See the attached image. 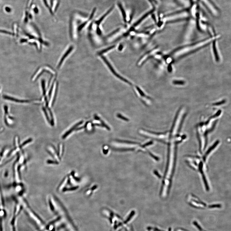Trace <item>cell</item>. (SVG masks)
<instances>
[{
  "mask_svg": "<svg viewBox=\"0 0 231 231\" xmlns=\"http://www.w3.org/2000/svg\"><path fill=\"white\" fill-rule=\"evenodd\" d=\"M19 203L22 207L26 215L29 219L34 223V225L38 227L39 229H43L44 223L43 220L30 207L25 199L20 198L19 199Z\"/></svg>",
  "mask_w": 231,
  "mask_h": 231,
  "instance_id": "6da1fadb",
  "label": "cell"
},
{
  "mask_svg": "<svg viewBox=\"0 0 231 231\" xmlns=\"http://www.w3.org/2000/svg\"><path fill=\"white\" fill-rule=\"evenodd\" d=\"M22 210V207L20 203H16L9 221L10 231H18V217Z\"/></svg>",
  "mask_w": 231,
  "mask_h": 231,
  "instance_id": "7a4b0ae2",
  "label": "cell"
},
{
  "mask_svg": "<svg viewBox=\"0 0 231 231\" xmlns=\"http://www.w3.org/2000/svg\"><path fill=\"white\" fill-rule=\"evenodd\" d=\"M101 57L102 59L104 61L105 63L106 64L107 66L109 68L110 70L111 71L112 73L114 75L115 77L120 79V80L125 82L126 83L130 85H132L131 82L127 80V79L123 77L117 72L116 70H115V69L113 67L111 63H110V62L107 59L106 57L102 55H101Z\"/></svg>",
  "mask_w": 231,
  "mask_h": 231,
  "instance_id": "3957f363",
  "label": "cell"
},
{
  "mask_svg": "<svg viewBox=\"0 0 231 231\" xmlns=\"http://www.w3.org/2000/svg\"><path fill=\"white\" fill-rule=\"evenodd\" d=\"M4 207H0V231H5V222L7 213Z\"/></svg>",
  "mask_w": 231,
  "mask_h": 231,
  "instance_id": "277c9868",
  "label": "cell"
},
{
  "mask_svg": "<svg viewBox=\"0 0 231 231\" xmlns=\"http://www.w3.org/2000/svg\"><path fill=\"white\" fill-rule=\"evenodd\" d=\"M59 0H52L50 2L51 9L53 16H55V13L57 11L60 5Z\"/></svg>",
  "mask_w": 231,
  "mask_h": 231,
  "instance_id": "5b68a950",
  "label": "cell"
},
{
  "mask_svg": "<svg viewBox=\"0 0 231 231\" xmlns=\"http://www.w3.org/2000/svg\"><path fill=\"white\" fill-rule=\"evenodd\" d=\"M73 46H71L69 48L68 50L65 52L64 54L63 55V57H62L59 63H58L57 68H59L62 64L63 63L64 60H65V58L68 56V55L72 51L73 49Z\"/></svg>",
  "mask_w": 231,
  "mask_h": 231,
  "instance_id": "8992f818",
  "label": "cell"
},
{
  "mask_svg": "<svg viewBox=\"0 0 231 231\" xmlns=\"http://www.w3.org/2000/svg\"><path fill=\"white\" fill-rule=\"evenodd\" d=\"M114 8V6H112L111 8H110L108 10V11H107L106 13L104 14L100 18L97 20L96 21L95 23L96 25L97 26H99L101 25V24L103 21L104 20V19L106 18L107 16L109 14L112 12Z\"/></svg>",
  "mask_w": 231,
  "mask_h": 231,
  "instance_id": "52a82bcc",
  "label": "cell"
},
{
  "mask_svg": "<svg viewBox=\"0 0 231 231\" xmlns=\"http://www.w3.org/2000/svg\"><path fill=\"white\" fill-rule=\"evenodd\" d=\"M135 89L137 94L139 95V96L141 99H142V100H143V101L144 102H145L144 100L150 99V97H148L139 87L138 86H136Z\"/></svg>",
  "mask_w": 231,
  "mask_h": 231,
  "instance_id": "ba28073f",
  "label": "cell"
},
{
  "mask_svg": "<svg viewBox=\"0 0 231 231\" xmlns=\"http://www.w3.org/2000/svg\"><path fill=\"white\" fill-rule=\"evenodd\" d=\"M3 98L5 99L9 100L12 101L16 102L19 103H26L29 102L30 101L29 100H20L18 99L13 98L10 96L7 95H3Z\"/></svg>",
  "mask_w": 231,
  "mask_h": 231,
  "instance_id": "9c48e42d",
  "label": "cell"
},
{
  "mask_svg": "<svg viewBox=\"0 0 231 231\" xmlns=\"http://www.w3.org/2000/svg\"><path fill=\"white\" fill-rule=\"evenodd\" d=\"M83 121H81L80 122H79L77 124H76L75 125H74L73 127H72L70 129L68 130L67 132L65 133V134H64L63 136V138L64 139L65 138L67 137L69 135V134H70L72 132H73V131L77 127L81 125V124L83 123Z\"/></svg>",
  "mask_w": 231,
  "mask_h": 231,
  "instance_id": "30bf717a",
  "label": "cell"
},
{
  "mask_svg": "<svg viewBox=\"0 0 231 231\" xmlns=\"http://www.w3.org/2000/svg\"><path fill=\"white\" fill-rule=\"evenodd\" d=\"M14 169L15 180L17 182H20V178L18 170V164L17 163H15L14 165Z\"/></svg>",
  "mask_w": 231,
  "mask_h": 231,
  "instance_id": "8fae6325",
  "label": "cell"
},
{
  "mask_svg": "<svg viewBox=\"0 0 231 231\" xmlns=\"http://www.w3.org/2000/svg\"><path fill=\"white\" fill-rule=\"evenodd\" d=\"M43 1L45 6H46L48 11H49L50 14L53 16L51 9L50 2L49 0H43Z\"/></svg>",
  "mask_w": 231,
  "mask_h": 231,
  "instance_id": "7c38bea8",
  "label": "cell"
},
{
  "mask_svg": "<svg viewBox=\"0 0 231 231\" xmlns=\"http://www.w3.org/2000/svg\"><path fill=\"white\" fill-rule=\"evenodd\" d=\"M118 6H119L120 11H121L122 13V15L124 21L126 23L127 22V18L125 10H124L122 5L121 4H120V3H119Z\"/></svg>",
  "mask_w": 231,
  "mask_h": 231,
  "instance_id": "4fadbf2b",
  "label": "cell"
},
{
  "mask_svg": "<svg viewBox=\"0 0 231 231\" xmlns=\"http://www.w3.org/2000/svg\"><path fill=\"white\" fill-rule=\"evenodd\" d=\"M33 139H30L26 141H25V142H24L21 145V146H19V149H21L23 147L25 146L27 144L31 142L32 141Z\"/></svg>",
  "mask_w": 231,
  "mask_h": 231,
  "instance_id": "5bb4252c",
  "label": "cell"
},
{
  "mask_svg": "<svg viewBox=\"0 0 231 231\" xmlns=\"http://www.w3.org/2000/svg\"><path fill=\"white\" fill-rule=\"evenodd\" d=\"M4 206V203L3 200V197L2 195L1 188H0V206Z\"/></svg>",
  "mask_w": 231,
  "mask_h": 231,
  "instance_id": "9a60e30c",
  "label": "cell"
},
{
  "mask_svg": "<svg viewBox=\"0 0 231 231\" xmlns=\"http://www.w3.org/2000/svg\"><path fill=\"white\" fill-rule=\"evenodd\" d=\"M45 81L43 80L42 81V87L43 91V95H46V90L45 88Z\"/></svg>",
  "mask_w": 231,
  "mask_h": 231,
  "instance_id": "2e32d148",
  "label": "cell"
},
{
  "mask_svg": "<svg viewBox=\"0 0 231 231\" xmlns=\"http://www.w3.org/2000/svg\"><path fill=\"white\" fill-rule=\"evenodd\" d=\"M117 116L118 117V118L124 120H125V121H129V119H127L125 117L123 116L121 114H118L117 115Z\"/></svg>",
  "mask_w": 231,
  "mask_h": 231,
  "instance_id": "e0dca14e",
  "label": "cell"
},
{
  "mask_svg": "<svg viewBox=\"0 0 231 231\" xmlns=\"http://www.w3.org/2000/svg\"><path fill=\"white\" fill-rule=\"evenodd\" d=\"M43 112H44L45 113V116H46V118L47 119L48 121L50 122V119H49V117H48V114H47V113L46 111V109H45V108H43Z\"/></svg>",
  "mask_w": 231,
  "mask_h": 231,
  "instance_id": "ac0fdd59",
  "label": "cell"
},
{
  "mask_svg": "<svg viewBox=\"0 0 231 231\" xmlns=\"http://www.w3.org/2000/svg\"><path fill=\"white\" fill-rule=\"evenodd\" d=\"M173 83L175 84L183 85L184 83L183 81H175L173 82Z\"/></svg>",
  "mask_w": 231,
  "mask_h": 231,
  "instance_id": "d6986e66",
  "label": "cell"
}]
</instances>
